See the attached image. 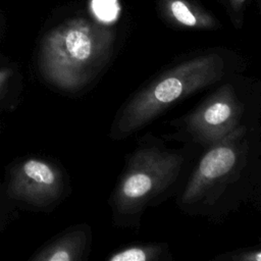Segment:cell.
I'll return each mask as SVG.
<instances>
[{
  "mask_svg": "<svg viewBox=\"0 0 261 261\" xmlns=\"http://www.w3.org/2000/svg\"><path fill=\"white\" fill-rule=\"evenodd\" d=\"M112 43L109 27L84 17L71 18L44 37L39 67L51 84L74 90L88 83L103 65Z\"/></svg>",
  "mask_w": 261,
  "mask_h": 261,
  "instance_id": "6da1fadb",
  "label": "cell"
},
{
  "mask_svg": "<svg viewBox=\"0 0 261 261\" xmlns=\"http://www.w3.org/2000/svg\"><path fill=\"white\" fill-rule=\"evenodd\" d=\"M223 69V59L213 53L172 67L127 102L116 121L115 130L122 136L138 130L177 100L220 80Z\"/></svg>",
  "mask_w": 261,
  "mask_h": 261,
  "instance_id": "7a4b0ae2",
  "label": "cell"
},
{
  "mask_svg": "<svg viewBox=\"0 0 261 261\" xmlns=\"http://www.w3.org/2000/svg\"><path fill=\"white\" fill-rule=\"evenodd\" d=\"M184 158L179 154L146 148L136 152L116 189L114 202L121 213H135L177 177Z\"/></svg>",
  "mask_w": 261,
  "mask_h": 261,
  "instance_id": "3957f363",
  "label": "cell"
},
{
  "mask_svg": "<svg viewBox=\"0 0 261 261\" xmlns=\"http://www.w3.org/2000/svg\"><path fill=\"white\" fill-rule=\"evenodd\" d=\"M243 112L233 88L221 87L204 101L189 117V130L205 143L215 144L238 127Z\"/></svg>",
  "mask_w": 261,
  "mask_h": 261,
  "instance_id": "277c9868",
  "label": "cell"
},
{
  "mask_svg": "<svg viewBox=\"0 0 261 261\" xmlns=\"http://www.w3.org/2000/svg\"><path fill=\"white\" fill-rule=\"evenodd\" d=\"M240 134V129H236L223 140L213 144L214 146L204 155L182 193L184 204L198 201L217 179L230 172L238 159L236 139Z\"/></svg>",
  "mask_w": 261,
  "mask_h": 261,
  "instance_id": "5b68a950",
  "label": "cell"
},
{
  "mask_svg": "<svg viewBox=\"0 0 261 261\" xmlns=\"http://www.w3.org/2000/svg\"><path fill=\"white\" fill-rule=\"evenodd\" d=\"M10 190L17 199L45 205L54 201L61 191V177L50 163L40 159L23 161L13 172Z\"/></svg>",
  "mask_w": 261,
  "mask_h": 261,
  "instance_id": "8992f818",
  "label": "cell"
},
{
  "mask_svg": "<svg viewBox=\"0 0 261 261\" xmlns=\"http://www.w3.org/2000/svg\"><path fill=\"white\" fill-rule=\"evenodd\" d=\"M86 244L85 233L74 230L57 239L42 249L33 258L36 261H73L79 260Z\"/></svg>",
  "mask_w": 261,
  "mask_h": 261,
  "instance_id": "52a82bcc",
  "label": "cell"
},
{
  "mask_svg": "<svg viewBox=\"0 0 261 261\" xmlns=\"http://www.w3.org/2000/svg\"><path fill=\"white\" fill-rule=\"evenodd\" d=\"M164 10L176 23L193 29H211L216 25V20L198 6L187 0H165Z\"/></svg>",
  "mask_w": 261,
  "mask_h": 261,
  "instance_id": "ba28073f",
  "label": "cell"
},
{
  "mask_svg": "<svg viewBox=\"0 0 261 261\" xmlns=\"http://www.w3.org/2000/svg\"><path fill=\"white\" fill-rule=\"evenodd\" d=\"M159 253L157 246H135L116 252L109 257V261H148L156 259Z\"/></svg>",
  "mask_w": 261,
  "mask_h": 261,
  "instance_id": "9c48e42d",
  "label": "cell"
},
{
  "mask_svg": "<svg viewBox=\"0 0 261 261\" xmlns=\"http://www.w3.org/2000/svg\"><path fill=\"white\" fill-rule=\"evenodd\" d=\"M231 259L240 261H261V250L238 254L236 256H231Z\"/></svg>",
  "mask_w": 261,
  "mask_h": 261,
  "instance_id": "30bf717a",
  "label": "cell"
},
{
  "mask_svg": "<svg viewBox=\"0 0 261 261\" xmlns=\"http://www.w3.org/2000/svg\"><path fill=\"white\" fill-rule=\"evenodd\" d=\"M11 75V70L8 68H1L0 69V93L3 91L5 84L7 83L8 79Z\"/></svg>",
  "mask_w": 261,
  "mask_h": 261,
  "instance_id": "8fae6325",
  "label": "cell"
},
{
  "mask_svg": "<svg viewBox=\"0 0 261 261\" xmlns=\"http://www.w3.org/2000/svg\"><path fill=\"white\" fill-rule=\"evenodd\" d=\"M230 6L234 11H240L244 6L246 0H229Z\"/></svg>",
  "mask_w": 261,
  "mask_h": 261,
  "instance_id": "7c38bea8",
  "label": "cell"
}]
</instances>
